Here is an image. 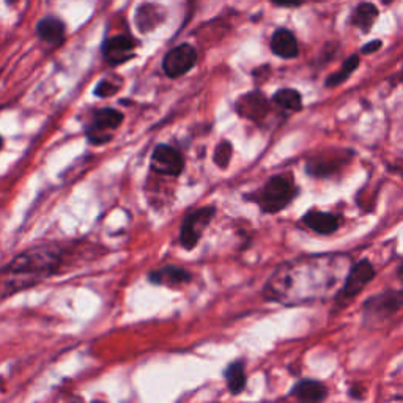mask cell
<instances>
[{"mask_svg": "<svg viewBox=\"0 0 403 403\" xmlns=\"http://www.w3.org/2000/svg\"><path fill=\"white\" fill-rule=\"evenodd\" d=\"M402 79H403V74H402Z\"/></svg>", "mask_w": 403, "mask_h": 403, "instance_id": "29", "label": "cell"}, {"mask_svg": "<svg viewBox=\"0 0 403 403\" xmlns=\"http://www.w3.org/2000/svg\"><path fill=\"white\" fill-rule=\"evenodd\" d=\"M381 2H383V3H391L392 0H381Z\"/></svg>", "mask_w": 403, "mask_h": 403, "instance_id": "26", "label": "cell"}, {"mask_svg": "<svg viewBox=\"0 0 403 403\" xmlns=\"http://www.w3.org/2000/svg\"><path fill=\"white\" fill-rule=\"evenodd\" d=\"M215 215V206H202L184 217L182 228H179V243L184 249L190 250L197 246L205 228L213 221Z\"/></svg>", "mask_w": 403, "mask_h": 403, "instance_id": "3", "label": "cell"}, {"mask_svg": "<svg viewBox=\"0 0 403 403\" xmlns=\"http://www.w3.org/2000/svg\"><path fill=\"white\" fill-rule=\"evenodd\" d=\"M232 155H233L232 144L228 142V140H222V142L216 146L215 155H213L216 166L221 167V168H227L228 162H230V160H232Z\"/></svg>", "mask_w": 403, "mask_h": 403, "instance_id": "21", "label": "cell"}, {"mask_svg": "<svg viewBox=\"0 0 403 403\" xmlns=\"http://www.w3.org/2000/svg\"><path fill=\"white\" fill-rule=\"evenodd\" d=\"M157 12L155 5H142L138 12V25L140 30H150L157 24Z\"/></svg>", "mask_w": 403, "mask_h": 403, "instance_id": "20", "label": "cell"}, {"mask_svg": "<svg viewBox=\"0 0 403 403\" xmlns=\"http://www.w3.org/2000/svg\"><path fill=\"white\" fill-rule=\"evenodd\" d=\"M149 281L151 284L156 285H166V287H182L189 284L193 281L189 271L179 266L168 265L161 270H155L149 274Z\"/></svg>", "mask_w": 403, "mask_h": 403, "instance_id": "11", "label": "cell"}, {"mask_svg": "<svg viewBox=\"0 0 403 403\" xmlns=\"http://www.w3.org/2000/svg\"><path fill=\"white\" fill-rule=\"evenodd\" d=\"M195 62H197V52L193 46L184 43V45L173 47L172 51L166 54L164 60H162V69L168 78L177 79L186 74L189 69H193Z\"/></svg>", "mask_w": 403, "mask_h": 403, "instance_id": "6", "label": "cell"}, {"mask_svg": "<svg viewBox=\"0 0 403 403\" xmlns=\"http://www.w3.org/2000/svg\"><path fill=\"white\" fill-rule=\"evenodd\" d=\"M135 41L127 35L107 38L102 45V56L109 65H122L134 57Z\"/></svg>", "mask_w": 403, "mask_h": 403, "instance_id": "9", "label": "cell"}, {"mask_svg": "<svg viewBox=\"0 0 403 403\" xmlns=\"http://www.w3.org/2000/svg\"><path fill=\"white\" fill-rule=\"evenodd\" d=\"M123 122V113L112 107L98 109L94 113V122L87 128V139L90 144L101 145L112 139L113 131H116Z\"/></svg>", "mask_w": 403, "mask_h": 403, "instance_id": "4", "label": "cell"}, {"mask_svg": "<svg viewBox=\"0 0 403 403\" xmlns=\"http://www.w3.org/2000/svg\"><path fill=\"white\" fill-rule=\"evenodd\" d=\"M296 195L298 188L292 175H274L266 182L260 193L255 195V202H257L263 213L273 215L290 205Z\"/></svg>", "mask_w": 403, "mask_h": 403, "instance_id": "2", "label": "cell"}, {"mask_svg": "<svg viewBox=\"0 0 403 403\" xmlns=\"http://www.w3.org/2000/svg\"><path fill=\"white\" fill-rule=\"evenodd\" d=\"M235 109L239 117L259 122V120H261L266 113H268L270 106L268 100H266L260 91H250V94L239 98L235 105Z\"/></svg>", "mask_w": 403, "mask_h": 403, "instance_id": "10", "label": "cell"}, {"mask_svg": "<svg viewBox=\"0 0 403 403\" xmlns=\"http://www.w3.org/2000/svg\"><path fill=\"white\" fill-rule=\"evenodd\" d=\"M292 395H295L298 400L303 402H321L328 395V389L318 381L303 380L292 389Z\"/></svg>", "mask_w": 403, "mask_h": 403, "instance_id": "15", "label": "cell"}, {"mask_svg": "<svg viewBox=\"0 0 403 403\" xmlns=\"http://www.w3.org/2000/svg\"><path fill=\"white\" fill-rule=\"evenodd\" d=\"M226 381L227 388L233 395L241 394L246 388V372H244V364L241 361L232 362L230 366L226 369Z\"/></svg>", "mask_w": 403, "mask_h": 403, "instance_id": "16", "label": "cell"}, {"mask_svg": "<svg viewBox=\"0 0 403 403\" xmlns=\"http://www.w3.org/2000/svg\"><path fill=\"white\" fill-rule=\"evenodd\" d=\"M151 171L166 177H178L184 167L182 153L167 144H160L151 155Z\"/></svg>", "mask_w": 403, "mask_h": 403, "instance_id": "7", "label": "cell"}, {"mask_svg": "<svg viewBox=\"0 0 403 403\" xmlns=\"http://www.w3.org/2000/svg\"><path fill=\"white\" fill-rule=\"evenodd\" d=\"M271 49H273L276 56L282 58H295L299 54L296 38L287 29H279L274 32L273 38H271Z\"/></svg>", "mask_w": 403, "mask_h": 403, "instance_id": "13", "label": "cell"}, {"mask_svg": "<svg viewBox=\"0 0 403 403\" xmlns=\"http://www.w3.org/2000/svg\"><path fill=\"white\" fill-rule=\"evenodd\" d=\"M378 18V8L373 3H361L351 16V23L362 32H367Z\"/></svg>", "mask_w": 403, "mask_h": 403, "instance_id": "17", "label": "cell"}, {"mask_svg": "<svg viewBox=\"0 0 403 403\" xmlns=\"http://www.w3.org/2000/svg\"><path fill=\"white\" fill-rule=\"evenodd\" d=\"M7 2H8V3H13V2H16V0H7Z\"/></svg>", "mask_w": 403, "mask_h": 403, "instance_id": "28", "label": "cell"}, {"mask_svg": "<svg viewBox=\"0 0 403 403\" xmlns=\"http://www.w3.org/2000/svg\"><path fill=\"white\" fill-rule=\"evenodd\" d=\"M358 67H359V57L358 56H350L345 60L344 65H342L340 72L334 73L332 76H329L328 79H326V87H329V89H332V87H337V85L344 84Z\"/></svg>", "mask_w": 403, "mask_h": 403, "instance_id": "19", "label": "cell"}, {"mask_svg": "<svg viewBox=\"0 0 403 403\" xmlns=\"http://www.w3.org/2000/svg\"><path fill=\"white\" fill-rule=\"evenodd\" d=\"M400 277H402V281H403V266H402V270H400Z\"/></svg>", "mask_w": 403, "mask_h": 403, "instance_id": "27", "label": "cell"}, {"mask_svg": "<svg viewBox=\"0 0 403 403\" xmlns=\"http://www.w3.org/2000/svg\"><path fill=\"white\" fill-rule=\"evenodd\" d=\"M36 34L47 45L58 46L65 40V24L54 16H47L38 23Z\"/></svg>", "mask_w": 403, "mask_h": 403, "instance_id": "14", "label": "cell"}, {"mask_svg": "<svg viewBox=\"0 0 403 403\" xmlns=\"http://www.w3.org/2000/svg\"><path fill=\"white\" fill-rule=\"evenodd\" d=\"M375 277V270L372 263L369 260H359L356 265H353V268L348 273L347 279H345V285L342 288L339 296H337V301L339 304L342 303L345 306L355 299L359 293L362 292V288L366 287L370 281Z\"/></svg>", "mask_w": 403, "mask_h": 403, "instance_id": "5", "label": "cell"}, {"mask_svg": "<svg viewBox=\"0 0 403 403\" xmlns=\"http://www.w3.org/2000/svg\"><path fill=\"white\" fill-rule=\"evenodd\" d=\"M62 263V252L54 244H41L24 252L0 270V301L35 287L52 276Z\"/></svg>", "mask_w": 403, "mask_h": 403, "instance_id": "1", "label": "cell"}, {"mask_svg": "<svg viewBox=\"0 0 403 403\" xmlns=\"http://www.w3.org/2000/svg\"><path fill=\"white\" fill-rule=\"evenodd\" d=\"M273 101L279 107L285 109V111H290V112H298V111H301V107H303L301 95H299V91L293 90V89L279 90L277 94H274Z\"/></svg>", "mask_w": 403, "mask_h": 403, "instance_id": "18", "label": "cell"}, {"mask_svg": "<svg viewBox=\"0 0 403 403\" xmlns=\"http://www.w3.org/2000/svg\"><path fill=\"white\" fill-rule=\"evenodd\" d=\"M117 91H118V84H113V83H111V80L102 79L101 83L96 85L95 95L100 96V98H107V96L116 95Z\"/></svg>", "mask_w": 403, "mask_h": 403, "instance_id": "22", "label": "cell"}, {"mask_svg": "<svg viewBox=\"0 0 403 403\" xmlns=\"http://www.w3.org/2000/svg\"><path fill=\"white\" fill-rule=\"evenodd\" d=\"M2 146H3V140H2V138H0V150H2Z\"/></svg>", "mask_w": 403, "mask_h": 403, "instance_id": "25", "label": "cell"}, {"mask_svg": "<svg viewBox=\"0 0 403 403\" xmlns=\"http://www.w3.org/2000/svg\"><path fill=\"white\" fill-rule=\"evenodd\" d=\"M403 307V292H384L381 295L372 296L364 304V312L367 318L384 320Z\"/></svg>", "mask_w": 403, "mask_h": 403, "instance_id": "8", "label": "cell"}, {"mask_svg": "<svg viewBox=\"0 0 403 403\" xmlns=\"http://www.w3.org/2000/svg\"><path fill=\"white\" fill-rule=\"evenodd\" d=\"M303 224L315 233H320V235H331V233L337 232V228H339V219L331 213L310 210L303 217Z\"/></svg>", "mask_w": 403, "mask_h": 403, "instance_id": "12", "label": "cell"}, {"mask_svg": "<svg viewBox=\"0 0 403 403\" xmlns=\"http://www.w3.org/2000/svg\"><path fill=\"white\" fill-rule=\"evenodd\" d=\"M381 47V41L380 40H373V41H370V43H367L366 46H362V54H372V52H375V51H378V49Z\"/></svg>", "mask_w": 403, "mask_h": 403, "instance_id": "23", "label": "cell"}, {"mask_svg": "<svg viewBox=\"0 0 403 403\" xmlns=\"http://www.w3.org/2000/svg\"><path fill=\"white\" fill-rule=\"evenodd\" d=\"M271 2L279 5V7H298L303 0H271Z\"/></svg>", "mask_w": 403, "mask_h": 403, "instance_id": "24", "label": "cell"}]
</instances>
